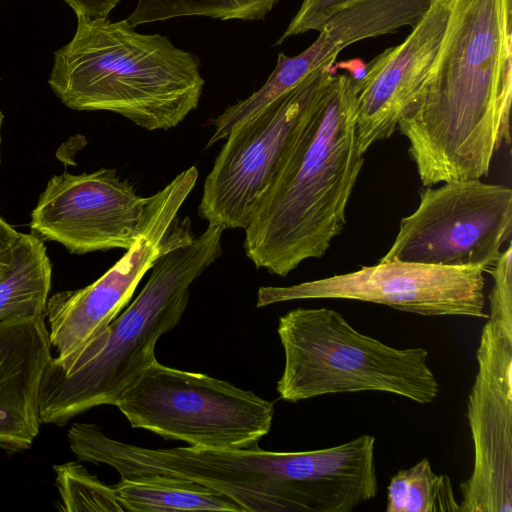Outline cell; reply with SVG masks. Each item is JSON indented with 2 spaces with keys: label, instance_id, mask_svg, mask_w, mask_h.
Listing matches in <instances>:
<instances>
[{
  "label": "cell",
  "instance_id": "8992f818",
  "mask_svg": "<svg viewBox=\"0 0 512 512\" xmlns=\"http://www.w3.org/2000/svg\"><path fill=\"white\" fill-rule=\"evenodd\" d=\"M277 333L285 361L276 388L284 401L378 391L427 404L438 395L427 350L389 346L358 332L335 310H290L279 318Z\"/></svg>",
  "mask_w": 512,
  "mask_h": 512
},
{
  "label": "cell",
  "instance_id": "6da1fadb",
  "mask_svg": "<svg viewBox=\"0 0 512 512\" xmlns=\"http://www.w3.org/2000/svg\"><path fill=\"white\" fill-rule=\"evenodd\" d=\"M512 0H453L438 56L397 128L423 186L480 179L510 143Z\"/></svg>",
  "mask_w": 512,
  "mask_h": 512
},
{
  "label": "cell",
  "instance_id": "ba28073f",
  "mask_svg": "<svg viewBox=\"0 0 512 512\" xmlns=\"http://www.w3.org/2000/svg\"><path fill=\"white\" fill-rule=\"evenodd\" d=\"M331 61L250 119L231 129L205 178L199 216L245 230L336 74Z\"/></svg>",
  "mask_w": 512,
  "mask_h": 512
},
{
  "label": "cell",
  "instance_id": "e0dca14e",
  "mask_svg": "<svg viewBox=\"0 0 512 512\" xmlns=\"http://www.w3.org/2000/svg\"><path fill=\"white\" fill-rule=\"evenodd\" d=\"M114 488L123 511L128 512H243L239 505L220 492L191 481L120 479Z\"/></svg>",
  "mask_w": 512,
  "mask_h": 512
},
{
  "label": "cell",
  "instance_id": "2e32d148",
  "mask_svg": "<svg viewBox=\"0 0 512 512\" xmlns=\"http://www.w3.org/2000/svg\"><path fill=\"white\" fill-rule=\"evenodd\" d=\"M52 265L44 241L20 233L11 267L0 280V322L19 316L46 315Z\"/></svg>",
  "mask_w": 512,
  "mask_h": 512
},
{
  "label": "cell",
  "instance_id": "d6986e66",
  "mask_svg": "<svg viewBox=\"0 0 512 512\" xmlns=\"http://www.w3.org/2000/svg\"><path fill=\"white\" fill-rule=\"evenodd\" d=\"M278 2L279 0H137L135 9L127 20L134 28L141 24L187 16L255 21L264 19Z\"/></svg>",
  "mask_w": 512,
  "mask_h": 512
},
{
  "label": "cell",
  "instance_id": "277c9868",
  "mask_svg": "<svg viewBox=\"0 0 512 512\" xmlns=\"http://www.w3.org/2000/svg\"><path fill=\"white\" fill-rule=\"evenodd\" d=\"M224 229L204 232L162 253L134 301L74 357L48 362L40 389L42 424L63 426L121 394L156 361L158 339L180 321L192 283L222 255Z\"/></svg>",
  "mask_w": 512,
  "mask_h": 512
},
{
  "label": "cell",
  "instance_id": "484cf974",
  "mask_svg": "<svg viewBox=\"0 0 512 512\" xmlns=\"http://www.w3.org/2000/svg\"><path fill=\"white\" fill-rule=\"evenodd\" d=\"M3 120H4V115L0 108V146H1V130H2ZM0 163H1V151H0Z\"/></svg>",
  "mask_w": 512,
  "mask_h": 512
},
{
  "label": "cell",
  "instance_id": "7a4b0ae2",
  "mask_svg": "<svg viewBox=\"0 0 512 512\" xmlns=\"http://www.w3.org/2000/svg\"><path fill=\"white\" fill-rule=\"evenodd\" d=\"M355 80L334 74L323 99L264 195L243 248L256 268L287 276L324 256L346 224L364 163L356 143Z\"/></svg>",
  "mask_w": 512,
  "mask_h": 512
},
{
  "label": "cell",
  "instance_id": "603a6c76",
  "mask_svg": "<svg viewBox=\"0 0 512 512\" xmlns=\"http://www.w3.org/2000/svg\"><path fill=\"white\" fill-rule=\"evenodd\" d=\"M20 232L0 216V262L11 263Z\"/></svg>",
  "mask_w": 512,
  "mask_h": 512
},
{
  "label": "cell",
  "instance_id": "8fae6325",
  "mask_svg": "<svg viewBox=\"0 0 512 512\" xmlns=\"http://www.w3.org/2000/svg\"><path fill=\"white\" fill-rule=\"evenodd\" d=\"M484 270L403 261L372 266L285 287L263 286L257 307L304 299L371 302L423 316L488 318Z\"/></svg>",
  "mask_w": 512,
  "mask_h": 512
},
{
  "label": "cell",
  "instance_id": "ac0fdd59",
  "mask_svg": "<svg viewBox=\"0 0 512 512\" xmlns=\"http://www.w3.org/2000/svg\"><path fill=\"white\" fill-rule=\"evenodd\" d=\"M387 512H459L450 477L437 475L427 458L399 470L387 486Z\"/></svg>",
  "mask_w": 512,
  "mask_h": 512
},
{
  "label": "cell",
  "instance_id": "7402d4cb",
  "mask_svg": "<svg viewBox=\"0 0 512 512\" xmlns=\"http://www.w3.org/2000/svg\"><path fill=\"white\" fill-rule=\"evenodd\" d=\"M77 17L87 19L107 18L121 0H62Z\"/></svg>",
  "mask_w": 512,
  "mask_h": 512
},
{
  "label": "cell",
  "instance_id": "4fadbf2b",
  "mask_svg": "<svg viewBox=\"0 0 512 512\" xmlns=\"http://www.w3.org/2000/svg\"><path fill=\"white\" fill-rule=\"evenodd\" d=\"M148 197L115 169L51 177L31 213L30 228L71 254L128 250L142 230Z\"/></svg>",
  "mask_w": 512,
  "mask_h": 512
},
{
  "label": "cell",
  "instance_id": "7c38bea8",
  "mask_svg": "<svg viewBox=\"0 0 512 512\" xmlns=\"http://www.w3.org/2000/svg\"><path fill=\"white\" fill-rule=\"evenodd\" d=\"M487 319L467 405L474 466L459 512H512V317Z\"/></svg>",
  "mask_w": 512,
  "mask_h": 512
},
{
  "label": "cell",
  "instance_id": "5bb4252c",
  "mask_svg": "<svg viewBox=\"0 0 512 512\" xmlns=\"http://www.w3.org/2000/svg\"><path fill=\"white\" fill-rule=\"evenodd\" d=\"M452 6L453 0H432L408 37L372 59L364 78L355 81L356 143L362 154L395 132L438 56Z\"/></svg>",
  "mask_w": 512,
  "mask_h": 512
},
{
  "label": "cell",
  "instance_id": "cb8c5ba5",
  "mask_svg": "<svg viewBox=\"0 0 512 512\" xmlns=\"http://www.w3.org/2000/svg\"><path fill=\"white\" fill-rule=\"evenodd\" d=\"M333 67L336 71L337 69L348 71L350 77L355 81L363 79L367 72V63L360 58L335 62Z\"/></svg>",
  "mask_w": 512,
  "mask_h": 512
},
{
  "label": "cell",
  "instance_id": "5b68a950",
  "mask_svg": "<svg viewBox=\"0 0 512 512\" xmlns=\"http://www.w3.org/2000/svg\"><path fill=\"white\" fill-rule=\"evenodd\" d=\"M71 449L81 461L114 468L120 479L164 478L198 483L231 499L243 512H320L332 499L338 472L326 449L272 452L193 447L145 448L81 424Z\"/></svg>",
  "mask_w": 512,
  "mask_h": 512
},
{
  "label": "cell",
  "instance_id": "30bf717a",
  "mask_svg": "<svg viewBox=\"0 0 512 512\" xmlns=\"http://www.w3.org/2000/svg\"><path fill=\"white\" fill-rule=\"evenodd\" d=\"M425 187L379 261L476 266L487 272L511 238L512 189L480 179Z\"/></svg>",
  "mask_w": 512,
  "mask_h": 512
},
{
  "label": "cell",
  "instance_id": "d4e9b609",
  "mask_svg": "<svg viewBox=\"0 0 512 512\" xmlns=\"http://www.w3.org/2000/svg\"><path fill=\"white\" fill-rule=\"evenodd\" d=\"M12 263V262H11ZM11 263L0 262V280L3 279L10 270Z\"/></svg>",
  "mask_w": 512,
  "mask_h": 512
},
{
  "label": "cell",
  "instance_id": "9a60e30c",
  "mask_svg": "<svg viewBox=\"0 0 512 512\" xmlns=\"http://www.w3.org/2000/svg\"><path fill=\"white\" fill-rule=\"evenodd\" d=\"M46 315L0 322V448L29 449L42 424L40 389L50 359Z\"/></svg>",
  "mask_w": 512,
  "mask_h": 512
},
{
  "label": "cell",
  "instance_id": "52a82bcc",
  "mask_svg": "<svg viewBox=\"0 0 512 512\" xmlns=\"http://www.w3.org/2000/svg\"><path fill=\"white\" fill-rule=\"evenodd\" d=\"M115 406L134 428L212 450L258 448L270 432L275 410L273 401L252 391L157 360Z\"/></svg>",
  "mask_w": 512,
  "mask_h": 512
},
{
  "label": "cell",
  "instance_id": "ffe728a7",
  "mask_svg": "<svg viewBox=\"0 0 512 512\" xmlns=\"http://www.w3.org/2000/svg\"><path fill=\"white\" fill-rule=\"evenodd\" d=\"M61 510L123 512L114 486L100 481L76 462L54 465Z\"/></svg>",
  "mask_w": 512,
  "mask_h": 512
},
{
  "label": "cell",
  "instance_id": "9c48e42d",
  "mask_svg": "<svg viewBox=\"0 0 512 512\" xmlns=\"http://www.w3.org/2000/svg\"><path fill=\"white\" fill-rule=\"evenodd\" d=\"M198 177V168L192 165L148 197L137 241L100 278L84 288L60 291L48 298L49 340L57 361L74 357L118 316L162 253L194 238L190 219H180L178 212Z\"/></svg>",
  "mask_w": 512,
  "mask_h": 512
},
{
  "label": "cell",
  "instance_id": "3957f363",
  "mask_svg": "<svg viewBox=\"0 0 512 512\" xmlns=\"http://www.w3.org/2000/svg\"><path fill=\"white\" fill-rule=\"evenodd\" d=\"M48 84L77 111H108L148 130H169L197 109L205 81L197 57L127 19L77 17L69 43L55 51Z\"/></svg>",
  "mask_w": 512,
  "mask_h": 512
},
{
  "label": "cell",
  "instance_id": "44dd1931",
  "mask_svg": "<svg viewBox=\"0 0 512 512\" xmlns=\"http://www.w3.org/2000/svg\"><path fill=\"white\" fill-rule=\"evenodd\" d=\"M354 0H303L302 4L275 45L292 36L311 30L320 31L325 21L340 7Z\"/></svg>",
  "mask_w": 512,
  "mask_h": 512
}]
</instances>
